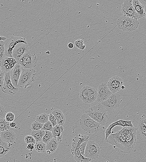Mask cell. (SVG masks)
Returning a JSON list of instances; mask_svg holds the SVG:
<instances>
[{"instance_id":"obj_49","label":"cell","mask_w":146,"mask_h":162,"mask_svg":"<svg viewBox=\"0 0 146 162\" xmlns=\"http://www.w3.org/2000/svg\"><path fill=\"white\" fill-rule=\"evenodd\" d=\"M142 120V121L145 124V125L146 126V118Z\"/></svg>"},{"instance_id":"obj_9","label":"cell","mask_w":146,"mask_h":162,"mask_svg":"<svg viewBox=\"0 0 146 162\" xmlns=\"http://www.w3.org/2000/svg\"><path fill=\"white\" fill-rule=\"evenodd\" d=\"M122 101L120 94H113L106 100L101 102L107 111H111L116 110L120 106Z\"/></svg>"},{"instance_id":"obj_33","label":"cell","mask_w":146,"mask_h":162,"mask_svg":"<svg viewBox=\"0 0 146 162\" xmlns=\"http://www.w3.org/2000/svg\"><path fill=\"white\" fill-rule=\"evenodd\" d=\"M43 125L36 121H34L31 124V129L32 131H38L41 130L43 128Z\"/></svg>"},{"instance_id":"obj_10","label":"cell","mask_w":146,"mask_h":162,"mask_svg":"<svg viewBox=\"0 0 146 162\" xmlns=\"http://www.w3.org/2000/svg\"><path fill=\"white\" fill-rule=\"evenodd\" d=\"M101 152L99 145L93 141L87 142L85 153V157L92 160L98 158Z\"/></svg>"},{"instance_id":"obj_39","label":"cell","mask_w":146,"mask_h":162,"mask_svg":"<svg viewBox=\"0 0 146 162\" xmlns=\"http://www.w3.org/2000/svg\"><path fill=\"white\" fill-rule=\"evenodd\" d=\"M74 44L76 48L80 49L84 45L83 40L79 39H77L75 41Z\"/></svg>"},{"instance_id":"obj_46","label":"cell","mask_w":146,"mask_h":162,"mask_svg":"<svg viewBox=\"0 0 146 162\" xmlns=\"http://www.w3.org/2000/svg\"><path fill=\"white\" fill-rule=\"evenodd\" d=\"M68 46L69 49H72L74 47V45L72 43H69L68 44Z\"/></svg>"},{"instance_id":"obj_14","label":"cell","mask_w":146,"mask_h":162,"mask_svg":"<svg viewBox=\"0 0 146 162\" xmlns=\"http://www.w3.org/2000/svg\"><path fill=\"white\" fill-rule=\"evenodd\" d=\"M123 83V80L118 76H114L110 79L107 84L113 94L119 91Z\"/></svg>"},{"instance_id":"obj_44","label":"cell","mask_w":146,"mask_h":162,"mask_svg":"<svg viewBox=\"0 0 146 162\" xmlns=\"http://www.w3.org/2000/svg\"><path fill=\"white\" fill-rule=\"evenodd\" d=\"M10 126L11 128H14L16 126V124L15 122H12L10 123Z\"/></svg>"},{"instance_id":"obj_41","label":"cell","mask_w":146,"mask_h":162,"mask_svg":"<svg viewBox=\"0 0 146 162\" xmlns=\"http://www.w3.org/2000/svg\"><path fill=\"white\" fill-rule=\"evenodd\" d=\"M87 144V142H83L81 144L79 148L81 154L84 156H85V150Z\"/></svg>"},{"instance_id":"obj_4","label":"cell","mask_w":146,"mask_h":162,"mask_svg":"<svg viewBox=\"0 0 146 162\" xmlns=\"http://www.w3.org/2000/svg\"><path fill=\"white\" fill-rule=\"evenodd\" d=\"M139 23V22L136 18L123 16L118 19L117 26L119 29L131 32L138 28Z\"/></svg>"},{"instance_id":"obj_2","label":"cell","mask_w":146,"mask_h":162,"mask_svg":"<svg viewBox=\"0 0 146 162\" xmlns=\"http://www.w3.org/2000/svg\"><path fill=\"white\" fill-rule=\"evenodd\" d=\"M106 111L101 104L98 103L88 108L85 112L96 122L102 126H105L108 119Z\"/></svg>"},{"instance_id":"obj_18","label":"cell","mask_w":146,"mask_h":162,"mask_svg":"<svg viewBox=\"0 0 146 162\" xmlns=\"http://www.w3.org/2000/svg\"><path fill=\"white\" fill-rule=\"evenodd\" d=\"M29 50L27 45L23 43H18L13 50L12 54V57L18 62L19 59Z\"/></svg>"},{"instance_id":"obj_51","label":"cell","mask_w":146,"mask_h":162,"mask_svg":"<svg viewBox=\"0 0 146 162\" xmlns=\"http://www.w3.org/2000/svg\"><path fill=\"white\" fill-rule=\"evenodd\" d=\"M125 88V86L123 85L121 87V88L123 89H124Z\"/></svg>"},{"instance_id":"obj_32","label":"cell","mask_w":146,"mask_h":162,"mask_svg":"<svg viewBox=\"0 0 146 162\" xmlns=\"http://www.w3.org/2000/svg\"><path fill=\"white\" fill-rule=\"evenodd\" d=\"M45 134L42 138V141L46 144L54 137L51 131H45Z\"/></svg>"},{"instance_id":"obj_23","label":"cell","mask_w":146,"mask_h":162,"mask_svg":"<svg viewBox=\"0 0 146 162\" xmlns=\"http://www.w3.org/2000/svg\"><path fill=\"white\" fill-rule=\"evenodd\" d=\"M12 144L8 143L0 138V157L4 156L11 149Z\"/></svg>"},{"instance_id":"obj_36","label":"cell","mask_w":146,"mask_h":162,"mask_svg":"<svg viewBox=\"0 0 146 162\" xmlns=\"http://www.w3.org/2000/svg\"><path fill=\"white\" fill-rule=\"evenodd\" d=\"M24 139L25 143L27 144L30 143L35 144L36 142L34 138L31 135L26 136L25 137Z\"/></svg>"},{"instance_id":"obj_34","label":"cell","mask_w":146,"mask_h":162,"mask_svg":"<svg viewBox=\"0 0 146 162\" xmlns=\"http://www.w3.org/2000/svg\"><path fill=\"white\" fill-rule=\"evenodd\" d=\"M5 41H0V61L5 57Z\"/></svg>"},{"instance_id":"obj_37","label":"cell","mask_w":146,"mask_h":162,"mask_svg":"<svg viewBox=\"0 0 146 162\" xmlns=\"http://www.w3.org/2000/svg\"><path fill=\"white\" fill-rule=\"evenodd\" d=\"M14 118V114L12 112H9L7 113L5 119L7 122H13Z\"/></svg>"},{"instance_id":"obj_7","label":"cell","mask_w":146,"mask_h":162,"mask_svg":"<svg viewBox=\"0 0 146 162\" xmlns=\"http://www.w3.org/2000/svg\"><path fill=\"white\" fill-rule=\"evenodd\" d=\"M97 91L94 88L89 86L83 87L80 90L79 98L86 104H90L96 100Z\"/></svg>"},{"instance_id":"obj_31","label":"cell","mask_w":146,"mask_h":162,"mask_svg":"<svg viewBox=\"0 0 146 162\" xmlns=\"http://www.w3.org/2000/svg\"><path fill=\"white\" fill-rule=\"evenodd\" d=\"M10 123L7 121L5 119H0V130L1 132L7 130H11Z\"/></svg>"},{"instance_id":"obj_8","label":"cell","mask_w":146,"mask_h":162,"mask_svg":"<svg viewBox=\"0 0 146 162\" xmlns=\"http://www.w3.org/2000/svg\"><path fill=\"white\" fill-rule=\"evenodd\" d=\"M23 43L27 45L25 38L21 37L12 36L5 41V57H12V52L18 43Z\"/></svg>"},{"instance_id":"obj_52","label":"cell","mask_w":146,"mask_h":162,"mask_svg":"<svg viewBox=\"0 0 146 162\" xmlns=\"http://www.w3.org/2000/svg\"><path fill=\"white\" fill-rule=\"evenodd\" d=\"M145 14H146V5H145Z\"/></svg>"},{"instance_id":"obj_17","label":"cell","mask_w":146,"mask_h":162,"mask_svg":"<svg viewBox=\"0 0 146 162\" xmlns=\"http://www.w3.org/2000/svg\"><path fill=\"white\" fill-rule=\"evenodd\" d=\"M131 120L127 121L119 120L111 124L106 130L105 131V140L106 142H107L108 137L111 134H112V130L115 126H120L123 127L127 126L133 127L134 126Z\"/></svg>"},{"instance_id":"obj_13","label":"cell","mask_w":146,"mask_h":162,"mask_svg":"<svg viewBox=\"0 0 146 162\" xmlns=\"http://www.w3.org/2000/svg\"><path fill=\"white\" fill-rule=\"evenodd\" d=\"M113 94L108 87L107 84L102 83L98 86L96 101L98 102H101L106 100Z\"/></svg>"},{"instance_id":"obj_35","label":"cell","mask_w":146,"mask_h":162,"mask_svg":"<svg viewBox=\"0 0 146 162\" xmlns=\"http://www.w3.org/2000/svg\"><path fill=\"white\" fill-rule=\"evenodd\" d=\"M53 128V127L52 123L49 121L43 125V128L41 130L51 131Z\"/></svg>"},{"instance_id":"obj_6","label":"cell","mask_w":146,"mask_h":162,"mask_svg":"<svg viewBox=\"0 0 146 162\" xmlns=\"http://www.w3.org/2000/svg\"><path fill=\"white\" fill-rule=\"evenodd\" d=\"M38 61L35 52L29 50L19 59L18 62L24 69H32L35 67Z\"/></svg>"},{"instance_id":"obj_54","label":"cell","mask_w":146,"mask_h":162,"mask_svg":"<svg viewBox=\"0 0 146 162\" xmlns=\"http://www.w3.org/2000/svg\"><path fill=\"white\" fill-rule=\"evenodd\" d=\"M145 17H146V15L145 16Z\"/></svg>"},{"instance_id":"obj_15","label":"cell","mask_w":146,"mask_h":162,"mask_svg":"<svg viewBox=\"0 0 146 162\" xmlns=\"http://www.w3.org/2000/svg\"><path fill=\"white\" fill-rule=\"evenodd\" d=\"M23 69L22 66L18 62H17L9 72L12 84L15 88L18 87V82Z\"/></svg>"},{"instance_id":"obj_21","label":"cell","mask_w":146,"mask_h":162,"mask_svg":"<svg viewBox=\"0 0 146 162\" xmlns=\"http://www.w3.org/2000/svg\"><path fill=\"white\" fill-rule=\"evenodd\" d=\"M0 138L8 143L12 144L16 138V135L11 130H7L1 131Z\"/></svg>"},{"instance_id":"obj_16","label":"cell","mask_w":146,"mask_h":162,"mask_svg":"<svg viewBox=\"0 0 146 162\" xmlns=\"http://www.w3.org/2000/svg\"><path fill=\"white\" fill-rule=\"evenodd\" d=\"M17 62L13 57H5L0 61L1 71L5 73L10 72Z\"/></svg>"},{"instance_id":"obj_22","label":"cell","mask_w":146,"mask_h":162,"mask_svg":"<svg viewBox=\"0 0 146 162\" xmlns=\"http://www.w3.org/2000/svg\"><path fill=\"white\" fill-rule=\"evenodd\" d=\"M132 4L139 19L144 17L146 15L145 6L138 0H133Z\"/></svg>"},{"instance_id":"obj_3","label":"cell","mask_w":146,"mask_h":162,"mask_svg":"<svg viewBox=\"0 0 146 162\" xmlns=\"http://www.w3.org/2000/svg\"><path fill=\"white\" fill-rule=\"evenodd\" d=\"M79 123L81 128L89 134L96 133L101 128L100 124L92 119L86 113L81 116Z\"/></svg>"},{"instance_id":"obj_53","label":"cell","mask_w":146,"mask_h":162,"mask_svg":"<svg viewBox=\"0 0 146 162\" xmlns=\"http://www.w3.org/2000/svg\"><path fill=\"white\" fill-rule=\"evenodd\" d=\"M106 162H108V161H106Z\"/></svg>"},{"instance_id":"obj_20","label":"cell","mask_w":146,"mask_h":162,"mask_svg":"<svg viewBox=\"0 0 146 162\" xmlns=\"http://www.w3.org/2000/svg\"><path fill=\"white\" fill-rule=\"evenodd\" d=\"M136 128V139L142 141H146V126L142 120L139 122Z\"/></svg>"},{"instance_id":"obj_1","label":"cell","mask_w":146,"mask_h":162,"mask_svg":"<svg viewBox=\"0 0 146 162\" xmlns=\"http://www.w3.org/2000/svg\"><path fill=\"white\" fill-rule=\"evenodd\" d=\"M107 142L120 152L129 153L132 150L122 129L115 133L111 134L108 137Z\"/></svg>"},{"instance_id":"obj_42","label":"cell","mask_w":146,"mask_h":162,"mask_svg":"<svg viewBox=\"0 0 146 162\" xmlns=\"http://www.w3.org/2000/svg\"><path fill=\"white\" fill-rule=\"evenodd\" d=\"M5 73L1 71L0 74V86L1 88L3 84L4 80Z\"/></svg>"},{"instance_id":"obj_38","label":"cell","mask_w":146,"mask_h":162,"mask_svg":"<svg viewBox=\"0 0 146 162\" xmlns=\"http://www.w3.org/2000/svg\"><path fill=\"white\" fill-rule=\"evenodd\" d=\"M49 121L52 123L53 127L58 124L56 118L51 113L49 115Z\"/></svg>"},{"instance_id":"obj_43","label":"cell","mask_w":146,"mask_h":162,"mask_svg":"<svg viewBox=\"0 0 146 162\" xmlns=\"http://www.w3.org/2000/svg\"><path fill=\"white\" fill-rule=\"evenodd\" d=\"M26 148L31 151H32L35 149V144L33 143L28 144L26 146Z\"/></svg>"},{"instance_id":"obj_25","label":"cell","mask_w":146,"mask_h":162,"mask_svg":"<svg viewBox=\"0 0 146 162\" xmlns=\"http://www.w3.org/2000/svg\"><path fill=\"white\" fill-rule=\"evenodd\" d=\"M64 128L62 126L57 124L53 127L51 131L53 137L58 141H61L62 139L61 132H63Z\"/></svg>"},{"instance_id":"obj_11","label":"cell","mask_w":146,"mask_h":162,"mask_svg":"<svg viewBox=\"0 0 146 162\" xmlns=\"http://www.w3.org/2000/svg\"><path fill=\"white\" fill-rule=\"evenodd\" d=\"M4 80L2 86L1 88L2 91L3 93L13 96L18 91V88L15 87L11 81L9 72L4 74Z\"/></svg>"},{"instance_id":"obj_40","label":"cell","mask_w":146,"mask_h":162,"mask_svg":"<svg viewBox=\"0 0 146 162\" xmlns=\"http://www.w3.org/2000/svg\"><path fill=\"white\" fill-rule=\"evenodd\" d=\"M6 111L4 107L0 105V119H5L6 115Z\"/></svg>"},{"instance_id":"obj_26","label":"cell","mask_w":146,"mask_h":162,"mask_svg":"<svg viewBox=\"0 0 146 162\" xmlns=\"http://www.w3.org/2000/svg\"><path fill=\"white\" fill-rule=\"evenodd\" d=\"M71 151L75 160L77 162H90L92 160L82 155L79 149L71 150Z\"/></svg>"},{"instance_id":"obj_30","label":"cell","mask_w":146,"mask_h":162,"mask_svg":"<svg viewBox=\"0 0 146 162\" xmlns=\"http://www.w3.org/2000/svg\"><path fill=\"white\" fill-rule=\"evenodd\" d=\"M49 115L44 113L36 117V121L44 124L49 121Z\"/></svg>"},{"instance_id":"obj_47","label":"cell","mask_w":146,"mask_h":162,"mask_svg":"<svg viewBox=\"0 0 146 162\" xmlns=\"http://www.w3.org/2000/svg\"><path fill=\"white\" fill-rule=\"evenodd\" d=\"M0 38V40L3 41H5L7 39L6 37L3 36H1Z\"/></svg>"},{"instance_id":"obj_28","label":"cell","mask_w":146,"mask_h":162,"mask_svg":"<svg viewBox=\"0 0 146 162\" xmlns=\"http://www.w3.org/2000/svg\"><path fill=\"white\" fill-rule=\"evenodd\" d=\"M45 131L40 130L38 131H32L31 135L35 139L36 142L42 141L43 137L45 134Z\"/></svg>"},{"instance_id":"obj_24","label":"cell","mask_w":146,"mask_h":162,"mask_svg":"<svg viewBox=\"0 0 146 162\" xmlns=\"http://www.w3.org/2000/svg\"><path fill=\"white\" fill-rule=\"evenodd\" d=\"M51 113L56 118L57 124L63 126L65 121V117L62 111L60 110L55 109Z\"/></svg>"},{"instance_id":"obj_29","label":"cell","mask_w":146,"mask_h":162,"mask_svg":"<svg viewBox=\"0 0 146 162\" xmlns=\"http://www.w3.org/2000/svg\"><path fill=\"white\" fill-rule=\"evenodd\" d=\"M35 149L38 152L43 153L46 151V144L42 141L36 142Z\"/></svg>"},{"instance_id":"obj_45","label":"cell","mask_w":146,"mask_h":162,"mask_svg":"<svg viewBox=\"0 0 146 162\" xmlns=\"http://www.w3.org/2000/svg\"><path fill=\"white\" fill-rule=\"evenodd\" d=\"M139 1L142 5L144 6L146 5V0H139Z\"/></svg>"},{"instance_id":"obj_48","label":"cell","mask_w":146,"mask_h":162,"mask_svg":"<svg viewBox=\"0 0 146 162\" xmlns=\"http://www.w3.org/2000/svg\"><path fill=\"white\" fill-rule=\"evenodd\" d=\"M86 45H83L81 49L82 50H83L85 49L86 48Z\"/></svg>"},{"instance_id":"obj_19","label":"cell","mask_w":146,"mask_h":162,"mask_svg":"<svg viewBox=\"0 0 146 162\" xmlns=\"http://www.w3.org/2000/svg\"><path fill=\"white\" fill-rule=\"evenodd\" d=\"M89 137L84 134H77L72 139L71 150L79 149L81 144L84 142H87Z\"/></svg>"},{"instance_id":"obj_5","label":"cell","mask_w":146,"mask_h":162,"mask_svg":"<svg viewBox=\"0 0 146 162\" xmlns=\"http://www.w3.org/2000/svg\"><path fill=\"white\" fill-rule=\"evenodd\" d=\"M37 73L32 69H23L20 76L18 87L26 88L35 80Z\"/></svg>"},{"instance_id":"obj_12","label":"cell","mask_w":146,"mask_h":162,"mask_svg":"<svg viewBox=\"0 0 146 162\" xmlns=\"http://www.w3.org/2000/svg\"><path fill=\"white\" fill-rule=\"evenodd\" d=\"M133 0H126L122 4L121 11L123 16L130 17L139 19L132 4Z\"/></svg>"},{"instance_id":"obj_50","label":"cell","mask_w":146,"mask_h":162,"mask_svg":"<svg viewBox=\"0 0 146 162\" xmlns=\"http://www.w3.org/2000/svg\"><path fill=\"white\" fill-rule=\"evenodd\" d=\"M46 152L47 154L48 155H49L51 153V152L49 150H46Z\"/></svg>"},{"instance_id":"obj_27","label":"cell","mask_w":146,"mask_h":162,"mask_svg":"<svg viewBox=\"0 0 146 162\" xmlns=\"http://www.w3.org/2000/svg\"><path fill=\"white\" fill-rule=\"evenodd\" d=\"M58 141L53 138L46 144V150H49L52 153L54 152L58 148Z\"/></svg>"}]
</instances>
